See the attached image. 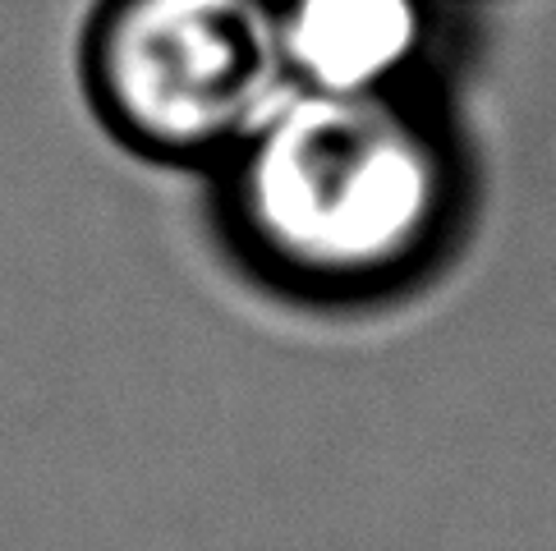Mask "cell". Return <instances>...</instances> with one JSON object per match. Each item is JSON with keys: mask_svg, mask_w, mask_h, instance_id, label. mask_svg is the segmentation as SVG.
Masks as SVG:
<instances>
[{"mask_svg": "<svg viewBox=\"0 0 556 551\" xmlns=\"http://www.w3.org/2000/svg\"><path fill=\"white\" fill-rule=\"evenodd\" d=\"M465 203L460 138L419 92H294L235 152V226L304 290L405 285L442 258Z\"/></svg>", "mask_w": 556, "mask_h": 551, "instance_id": "1", "label": "cell"}, {"mask_svg": "<svg viewBox=\"0 0 556 551\" xmlns=\"http://www.w3.org/2000/svg\"><path fill=\"white\" fill-rule=\"evenodd\" d=\"M88 84L111 129L152 156H235L300 92L281 0H106Z\"/></svg>", "mask_w": 556, "mask_h": 551, "instance_id": "2", "label": "cell"}, {"mask_svg": "<svg viewBox=\"0 0 556 551\" xmlns=\"http://www.w3.org/2000/svg\"><path fill=\"white\" fill-rule=\"evenodd\" d=\"M286 55L300 92H419L442 42V0H281Z\"/></svg>", "mask_w": 556, "mask_h": 551, "instance_id": "3", "label": "cell"}]
</instances>
